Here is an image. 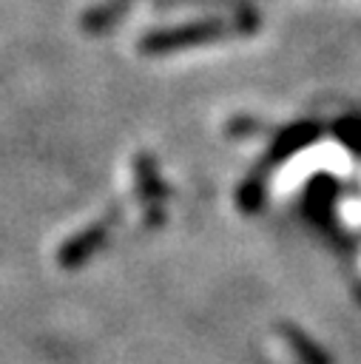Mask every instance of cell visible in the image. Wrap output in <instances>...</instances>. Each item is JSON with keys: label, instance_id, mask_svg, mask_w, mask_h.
Listing matches in <instances>:
<instances>
[]
</instances>
